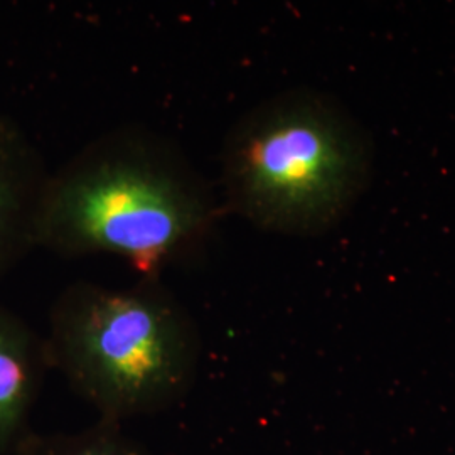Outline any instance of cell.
Segmentation results:
<instances>
[{"instance_id": "cell-5", "label": "cell", "mask_w": 455, "mask_h": 455, "mask_svg": "<svg viewBox=\"0 0 455 455\" xmlns=\"http://www.w3.org/2000/svg\"><path fill=\"white\" fill-rule=\"evenodd\" d=\"M51 368L44 336L0 306V455H14Z\"/></svg>"}, {"instance_id": "cell-1", "label": "cell", "mask_w": 455, "mask_h": 455, "mask_svg": "<svg viewBox=\"0 0 455 455\" xmlns=\"http://www.w3.org/2000/svg\"><path fill=\"white\" fill-rule=\"evenodd\" d=\"M218 189L159 132H105L51 171L37 246L65 259L112 255L144 276L193 260L223 214Z\"/></svg>"}, {"instance_id": "cell-2", "label": "cell", "mask_w": 455, "mask_h": 455, "mask_svg": "<svg viewBox=\"0 0 455 455\" xmlns=\"http://www.w3.org/2000/svg\"><path fill=\"white\" fill-rule=\"evenodd\" d=\"M371 148L336 100L287 90L240 116L220 156V199L263 231L315 236L339 223L363 193Z\"/></svg>"}, {"instance_id": "cell-4", "label": "cell", "mask_w": 455, "mask_h": 455, "mask_svg": "<svg viewBox=\"0 0 455 455\" xmlns=\"http://www.w3.org/2000/svg\"><path fill=\"white\" fill-rule=\"evenodd\" d=\"M51 169L14 118L0 115V280L37 246Z\"/></svg>"}, {"instance_id": "cell-6", "label": "cell", "mask_w": 455, "mask_h": 455, "mask_svg": "<svg viewBox=\"0 0 455 455\" xmlns=\"http://www.w3.org/2000/svg\"><path fill=\"white\" fill-rule=\"evenodd\" d=\"M14 455H152L140 440L124 430V423L98 419L75 434L31 432Z\"/></svg>"}, {"instance_id": "cell-3", "label": "cell", "mask_w": 455, "mask_h": 455, "mask_svg": "<svg viewBox=\"0 0 455 455\" xmlns=\"http://www.w3.org/2000/svg\"><path fill=\"white\" fill-rule=\"evenodd\" d=\"M44 339L52 371L116 423L178 407L195 388L203 353L193 314L157 276L68 285L49 309Z\"/></svg>"}]
</instances>
